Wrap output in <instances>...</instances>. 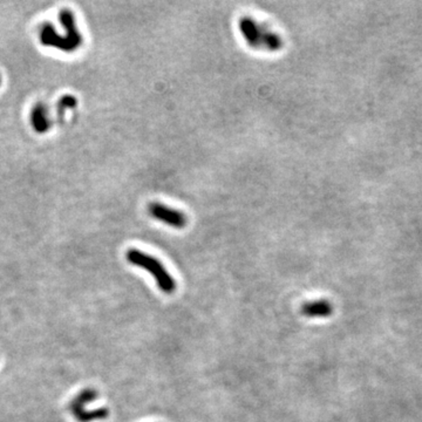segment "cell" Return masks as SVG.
I'll return each mask as SVG.
<instances>
[{
    "instance_id": "cell-1",
    "label": "cell",
    "mask_w": 422,
    "mask_h": 422,
    "mask_svg": "<svg viewBox=\"0 0 422 422\" xmlns=\"http://www.w3.org/2000/svg\"><path fill=\"white\" fill-rule=\"evenodd\" d=\"M60 22L65 28V36L60 34L54 30L52 24H44L40 30V42L44 46L56 48L66 53H72L79 50L82 45L83 38L77 30L76 20L73 12L68 8H64L59 14Z\"/></svg>"
},
{
    "instance_id": "cell-2",
    "label": "cell",
    "mask_w": 422,
    "mask_h": 422,
    "mask_svg": "<svg viewBox=\"0 0 422 422\" xmlns=\"http://www.w3.org/2000/svg\"><path fill=\"white\" fill-rule=\"evenodd\" d=\"M126 258L133 265L147 270L149 274L155 278L157 286L165 294H170L175 291L176 283H175L174 278L171 277L170 274L162 265V263L157 260L156 258L149 256L146 252L140 251L137 249L128 250L127 254H126Z\"/></svg>"
},
{
    "instance_id": "cell-3",
    "label": "cell",
    "mask_w": 422,
    "mask_h": 422,
    "mask_svg": "<svg viewBox=\"0 0 422 422\" xmlns=\"http://www.w3.org/2000/svg\"><path fill=\"white\" fill-rule=\"evenodd\" d=\"M97 397L96 390L86 388L81 390L73 400L71 401L70 409L74 418L79 422H92L106 419L109 414L107 408H97L94 410H86L85 406L91 401L95 400Z\"/></svg>"
},
{
    "instance_id": "cell-4",
    "label": "cell",
    "mask_w": 422,
    "mask_h": 422,
    "mask_svg": "<svg viewBox=\"0 0 422 422\" xmlns=\"http://www.w3.org/2000/svg\"><path fill=\"white\" fill-rule=\"evenodd\" d=\"M149 214L155 220H161L162 223L169 226H173L175 229H183L188 223L186 216L182 211L175 210L161 203H151L148 206Z\"/></svg>"
},
{
    "instance_id": "cell-5",
    "label": "cell",
    "mask_w": 422,
    "mask_h": 422,
    "mask_svg": "<svg viewBox=\"0 0 422 422\" xmlns=\"http://www.w3.org/2000/svg\"><path fill=\"white\" fill-rule=\"evenodd\" d=\"M240 33L243 38L248 42V45L254 50H260L263 48L262 39H260V27L254 19L250 17H242L238 22Z\"/></svg>"
},
{
    "instance_id": "cell-6",
    "label": "cell",
    "mask_w": 422,
    "mask_h": 422,
    "mask_svg": "<svg viewBox=\"0 0 422 422\" xmlns=\"http://www.w3.org/2000/svg\"><path fill=\"white\" fill-rule=\"evenodd\" d=\"M31 123L37 133L45 134L52 127V120L48 113V108L44 103H37L31 111Z\"/></svg>"
},
{
    "instance_id": "cell-7",
    "label": "cell",
    "mask_w": 422,
    "mask_h": 422,
    "mask_svg": "<svg viewBox=\"0 0 422 422\" xmlns=\"http://www.w3.org/2000/svg\"><path fill=\"white\" fill-rule=\"evenodd\" d=\"M333 312L331 303L327 300H317L304 304L301 313L306 317H329Z\"/></svg>"
},
{
    "instance_id": "cell-8",
    "label": "cell",
    "mask_w": 422,
    "mask_h": 422,
    "mask_svg": "<svg viewBox=\"0 0 422 422\" xmlns=\"http://www.w3.org/2000/svg\"><path fill=\"white\" fill-rule=\"evenodd\" d=\"M260 39H262V46L264 50L270 52L279 51L283 48V40L278 34L270 31L265 25H260Z\"/></svg>"
},
{
    "instance_id": "cell-9",
    "label": "cell",
    "mask_w": 422,
    "mask_h": 422,
    "mask_svg": "<svg viewBox=\"0 0 422 422\" xmlns=\"http://www.w3.org/2000/svg\"><path fill=\"white\" fill-rule=\"evenodd\" d=\"M76 105H77V100L75 99V96H73V95L62 96L61 99L59 100L58 105H56L59 115H62V114H64L65 111L67 110V109L75 108Z\"/></svg>"
},
{
    "instance_id": "cell-10",
    "label": "cell",
    "mask_w": 422,
    "mask_h": 422,
    "mask_svg": "<svg viewBox=\"0 0 422 422\" xmlns=\"http://www.w3.org/2000/svg\"><path fill=\"white\" fill-rule=\"evenodd\" d=\"M0 85H1V75H0Z\"/></svg>"
}]
</instances>
